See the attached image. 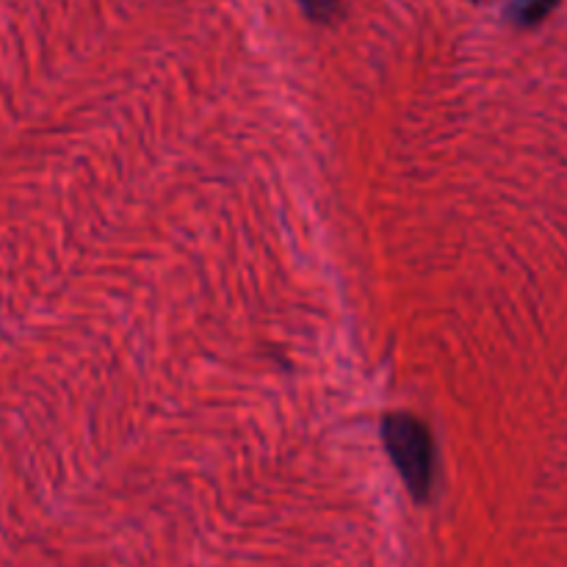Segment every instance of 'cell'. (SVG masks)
I'll list each match as a JSON object with an SVG mask.
<instances>
[{"instance_id":"cell-1","label":"cell","mask_w":567,"mask_h":567,"mask_svg":"<svg viewBox=\"0 0 567 567\" xmlns=\"http://www.w3.org/2000/svg\"><path fill=\"white\" fill-rule=\"evenodd\" d=\"M382 441L413 498L426 502L435 485V443L430 430L408 413L382 421Z\"/></svg>"},{"instance_id":"cell-2","label":"cell","mask_w":567,"mask_h":567,"mask_svg":"<svg viewBox=\"0 0 567 567\" xmlns=\"http://www.w3.org/2000/svg\"><path fill=\"white\" fill-rule=\"evenodd\" d=\"M559 6V0H513L509 3V17H513L518 25H535L543 17L551 14Z\"/></svg>"},{"instance_id":"cell-3","label":"cell","mask_w":567,"mask_h":567,"mask_svg":"<svg viewBox=\"0 0 567 567\" xmlns=\"http://www.w3.org/2000/svg\"><path fill=\"white\" fill-rule=\"evenodd\" d=\"M299 3H302V9L308 11L313 20L327 22V20H336V17L341 14L347 0H299Z\"/></svg>"}]
</instances>
